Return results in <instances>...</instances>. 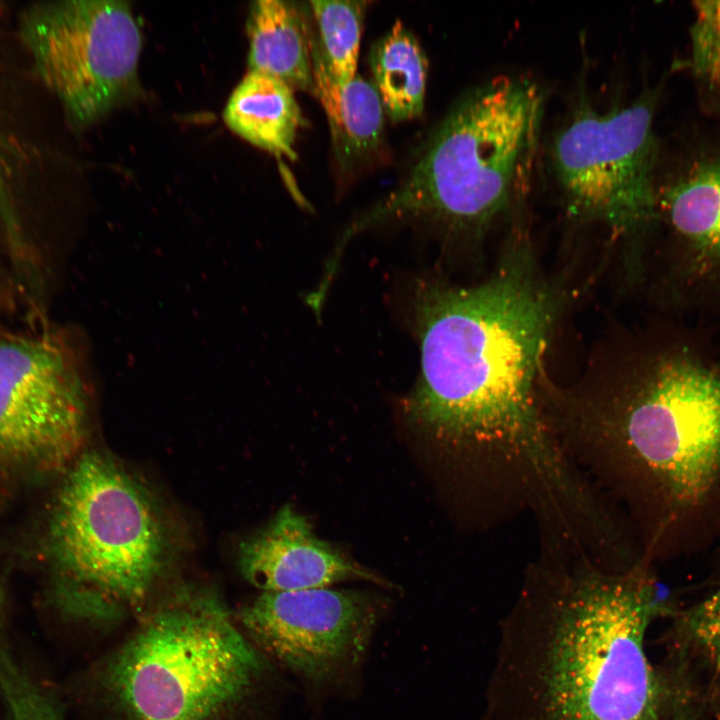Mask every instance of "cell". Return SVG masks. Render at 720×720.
<instances>
[{
	"label": "cell",
	"instance_id": "6da1fadb",
	"mask_svg": "<svg viewBox=\"0 0 720 720\" xmlns=\"http://www.w3.org/2000/svg\"><path fill=\"white\" fill-rule=\"evenodd\" d=\"M558 307L522 254L477 286L415 293L421 372L404 412L467 476L488 532L522 517L559 525L591 496L537 389Z\"/></svg>",
	"mask_w": 720,
	"mask_h": 720
},
{
	"label": "cell",
	"instance_id": "7a4b0ae2",
	"mask_svg": "<svg viewBox=\"0 0 720 720\" xmlns=\"http://www.w3.org/2000/svg\"><path fill=\"white\" fill-rule=\"evenodd\" d=\"M668 608L645 557L615 570L539 552L501 624L484 720H661L645 635Z\"/></svg>",
	"mask_w": 720,
	"mask_h": 720
},
{
	"label": "cell",
	"instance_id": "3957f363",
	"mask_svg": "<svg viewBox=\"0 0 720 720\" xmlns=\"http://www.w3.org/2000/svg\"><path fill=\"white\" fill-rule=\"evenodd\" d=\"M564 408L551 421L565 451L651 544L720 477V356L682 321L628 386Z\"/></svg>",
	"mask_w": 720,
	"mask_h": 720
},
{
	"label": "cell",
	"instance_id": "277c9868",
	"mask_svg": "<svg viewBox=\"0 0 720 720\" xmlns=\"http://www.w3.org/2000/svg\"><path fill=\"white\" fill-rule=\"evenodd\" d=\"M544 100L536 82L515 75L469 91L421 143L400 183L350 225L341 243L390 221L452 232L487 226L530 184Z\"/></svg>",
	"mask_w": 720,
	"mask_h": 720
},
{
	"label": "cell",
	"instance_id": "5b68a950",
	"mask_svg": "<svg viewBox=\"0 0 720 720\" xmlns=\"http://www.w3.org/2000/svg\"><path fill=\"white\" fill-rule=\"evenodd\" d=\"M263 672L261 654L224 603L185 589L142 618L102 680L130 720H228Z\"/></svg>",
	"mask_w": 720,
	"mask_h": 720
},
{
	"label": "cell",
	"instance_id": "8992f818",
	"mask_svg": "<svg viewBox=\"0 0 720 720\" xmlns=\"http://www.w3.org/2000/svg\"><path fill=\"white\" fill-rule=\"evenodd\" d=\"M56 600L91 622L144 603L160 574L165 537L152 500L111 457L83 453L69 469L49 522Z\"/></svg>",
	"mask_w": 720,
	"mask_h": 720
},
{
	"label": "cell",
	"instance_id": "52a82bcc",
	"mask_svg": "<svg viewBox=\"0 0 720 720\" xmlns=\"http://www.w3.org/2000/svg\"><path fill=\"white\" fill-rule=\"evenodd\" d=\"M657 97L647 91L606 111L581 101L553 141V171L568 205L623 237L642 239L658 226Z\"/></svg>",
	"mask_w": 720,
	"mask_h": 720
},
{
	"label": "cell",
	"instance_id": "ba28073f",
	"mask_svg": "<svg viewBox=\"0 0 720 720\" xmlns=\"http://www.w3.org/2000/svg\"><path fill=\"white\" fill-rule=\"evenodd\" d=\"M21 37L39 79L79 124L100 119L136 88L142 36L126 2L36 3L22 16Z\"/></svg>",
	"mask_w": 720,
	"mask_h": 720
},
{
	"label": "cell",
	"instance_id": "9c48e42d",
	"mask_svg": "<svg viewBox=\"0 0 720 720\" xmlns=\"http://www.w3.org/2000/svg\"><path fill=\"white\" fill-rule=\"evenodd\" d=\"M89 400L82 358L64 339L0 338V466L65 468L84 443Z\"/></svg>",
	"mask_w": 720,
	"mask_h": 720
},
{
	"label": "cell",
	"instance_id": "30bf717a",
	"mask_svg": "<svg viewBox=\"0 0 720 720\" xmlns=\"http://www.w3.org/2000/svg\"><path fill=\"white\" fill-rule=\"evenodd\" d=\"M383 605L351 590L262 592L239 620L267 654L313 685L336 684L362 662Z\"/></svg>",
	"mask_w": 720,
	"mask_h": 720
},
{
	"label": "cell",
	"instance_id": "8fae6325",
	"mask_svg": "<svg viewBox=\"0 0 720 720\" xmlns=\"http://www.w3.org/2000/svg\"><path fill=\"white\" fill-rule=\"evenodd\" d=\"M668 233L666 296L674 313L720 316V153L702 152L657 188Z\"/></svg>",
	"mask_w": 720,
	"mask_h": 720
},
{
	"label": "cell",
	"instance_id": "7c38bea8",
	"mask_svg": "<svg viewBox=\"0 0 720 720\" xmlns=\"http://www.w3.org/2000/svg\"><path fill=\"white\" fill-rule=\"evenodd\" d=\"M238 560L242 575L263 592L325 588L343 580L373 578L319 539L306 518L289 504L242 542Z\"/></svg>",
	"mask_w": 720,
	"mask_h": 720
},
{
	"label": "cell",
	"instance_id": "4fadbf2b",
	"mask_svg": "<svg viewBox=\"0 0 720 720\" xmlns=\"http://www.w3.org/2000/svg\"><path fill=\"white\" fill-rule=\"evenodd\" d=\"M314 94L326 114L338 168L356 170L378 154L384 140L385 111L372 82L356 75L339 85L312 45Z\"/></svg>",
	"mask_w": 720,
	"mask_h": 720
},
{
	"label": "cell",
	"instance_id": "5bb4252c",
	"mask_svg": "<svg viewBox=\"0 0 720 720\" xmlns=\"http://www.w3.org/2000/svg\"><path fill=\"white\" fill-rule=\"evenodd\" d=\"M296 2H253L248 19L249 71L272 76L293 90L314 93L313 33Z\"/></svg>",
	"mask_w": 720,
	"mask_h": 720
},
{
	"label": "cell",
	"instance_id": "9a60e30c",
	"mask_svg": "<svg viewBox=\"0 0 720 720\" xmlns=\"http://www.w3.org/2000/svg\"><path fill=\"white\" fill-rule=\"evenodd\" d=\"M224 120L237 135L278 156L294 160L304 118L294 90L267 74L249 71L230 96Z\"/></svg>",
	"mask_w": 720,
	"mask_h": 720
},
{
	"label": "cell",
	"instance_id": "2e32d148",
	"mask_svg": "<svg viewBox=\"0 0 720 720\" xmlns=\"http://www.w3.org/2000/svg\"><path fill=\"white\" fill-rule=\"evenodd\" d=\"M373 85L385 114L394 122L418 117L424 109L428 61L416 37L400 21L372 47Z\"/></svg>",
	"mask_w": 720,
	"mask_h": 720
},
{
	"label": "cell",
	"instance_id": "e0dca14e",
	"mask_svg": "<svg viewBox=\"0 0 720 720\" xmlns=\"http://www.w3.org/2000/svg\"><path fill=\"white\" fill-rule=\"evenodd\" d=\"M316 26L313 46L339 85L357 75V64L367 1L309 2Z\"/></svg>",
	"mask_w": 720,
	"mask_h": 720
},
{
	"label": "cell",
	"instance_id": "ac0fdd59",
	"mask_svg": "<svg viewBox=\"0 0 720 720\" xmlns=\"http://www.w3.org/2000/svg\"><path fill=\"white\" fill-rule=\"evenodd\" d=\"M0 695L7 720H65L10 647L0 648Z\"/></svg>",
	"mask_w": 720,
	"mask_h": 720
},
{
	"label": "cell",
	"instance_id": "d6986e66",
	"mask_svg": "<svg viewBox=\"0 0 720 720\" xmlns=\"http://www.w3.org/2000/svg\"><path fill=\"white\" fill-rule=\"evenodd\" d=\"M681 631L695 651L720 668V584L683 614Z\"/></svg>",
	"mask_w": 720,
	"mask_h": 720
},
{
	"label": "cell",
	"instance_id": "ffe728a7",
	"mask_svg": "<svg viewBox=\"0 0 720 720\" xmlns=\"http://www.w3.org/2000/svg\"><path fill=\"white\" fill-rule=\"evenodd\" d=\"M696 20L691 29L692 65L701 75L720 52V0L693 2Z\"/></svg>",
	"mask_w": 720,
	"mask_h": 720
},
{
	"label": "cell",
	"instance_id": "44dd1931",
	"mask_svg": "<svg viewBox=\"0 0 720 720\" xmlns=\"http://www.w3.org/2000/svg\"><path fill=\"white\" fill-rule=\"evenodd\" d=\"M700 76L704 77L711 88L720 93V52L712 59Z\"/></svg>",
	"mask_w": 720,
	"mask_h": 720
},
{
	"label": "cell",
	"instance_id": "7402d4cb",
	"mask_svg": "<svg viewBox=\"0 0 720 720\" xmlns=\"http://www.w3.org/2000/svg\"><path fill=\"white\" fill-rule=\"evenodd\" d=\"M676 704L673 708L671 720H697L696 714L692 712L687 703L677 701Z\"/></svg>",
	"mask_w": 720,
	"mask_h": 720
}]
</instances>
